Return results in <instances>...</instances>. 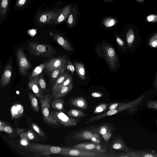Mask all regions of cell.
<instances>
[{"instance_id":"49","label":"cell","mask_w":157,"mask_h":157,"mask_svg":"<svg viewBox=\"0 0 157 157\" xmlns=\"http://www.w3.org/2000/svg\"><path fill=\"white\" fill-rule=\"evenodd\" d=\"M98 138L94 137L91 140L92 141L95 143H99L100 142V140L99 139H98Z\"/></svg>"},{"instance_id":"47","label":"cell","mask_w":157,"mask_h":157,"mask_svg":"<svg viewBox=\"0 0 157 157\" xmlns=\"http://www.w3.org/2000/svg\"><path fill=\"white\" fill-rule=\"evenodd\" d=\"M0 131L1 132L4 131V127L5 125V124L4 122L2 121H0Z\"/></svg>"},{"instance_id":"31","label":"cell","mask_w":157,"mask_h":157,"mask_svg":"<svg viewBox=\"0 0 157 157\" xmlns=\"http://www.w3.org/2000/svg\"><path fill=\"white\" fill-rule=\"evenodd\" d=\"M126 39L128 47L131 48L134 40V34L132 29L130 28L126 35Z\"/></svg>"},{"instance_id":"50","label":"cell","mask_w":157,"mask_h":157,"mask_svg":"<svg viewBox=\"0 0 157 157\" xmlns=\"http://www.w3.org/2000/svg\"><path fill=\"white\" fill-rule=\"evenodd\" d=\"M136 0L139 2H141V3H143L144 1V0Z\"/></svg>"},{"instance_id":"29","label":"cell","mask_w":157,"mask_h":157,"mask_svg":"<svg viewBox=\"0 0 157 157\" xmlns=\"http://www.w3.org/2000/svg\"><path fill=\"white\" fill-rule=\"evenodd\" d=\"M24 130L22 129H19L17 130V132L19 134L21 137H25L27 138L29 140H33L35 137L34 133L30 130H29L27 132H25L23 131Z\"/></svg>"},{"instance_id":"45","label":"cell","mask_w":157,"mask_h":157,"mask_svg":"<svg viewBox=\"0 0 157 157\" xmlns=\"http://www.w3.org/2000/svg\"><path fill=\"white\" fill-rule=\"evenodd\" d=\"M91 96L94 98H100L103 96V94L101 93L94 92L91 94Z\"/></svg>"},{"instance_id":"32","label":"cell","mask_w":157,"mask_h":157,"mask_svg":"<svg viewBox=\"0 0 157 157\" xmlns=\"http://www.w3.org/2000/svg\"><path fill=\"white\" fill-rule=\"evenodd\" d=\"M68 114L72 117H81L84 116L85 113L80 110L77 109H71L67 113Z\"/></svg>"},{"instance_id":"41","label":"cell","mask_w":157,"mask_h":157,"mask_svg":"<svg viewBox=\"0 0 157 157\" xmlns=\"http://www.w3.org/2000/svg\"><path fill=\"white\" fill-rule=\"evenodd\" d=\"M96 151L100 153H105L106 150L105 148H103L100 145L96 144L95 147Z\"/></svg>"},{"instance_id":"51","label":"cell","mask_w":157,"mask_h":157,"mask_svg":"<svg viewBox=\"0 0 157 157\" xmlns=\"http://www.w3.org/2000/svg\"><path fill=\"white\" fill-rule=\"evenodd\" d=\"M155 84L156 89H157V76L155 80Z\"/></svg>"},{"instance_id":"46","label":"cell","mask_w":157,"mask_h":157,"mask_svg":"<svg viewBox=\"0 0 157 157\" xmlns=\"http://www.w3.org/2000/svg\"><path fill=\"white\" fill-rule=\"evenodd\" d=\"M67 62L69 63L70 65V71L71 72L72 75H73L74 73L75 67L72 64L70 60H67Z\"/></svg>"},{"instance_id":"33","label":"cell","mask_w":157,"mask_h":157,"mask_svg":"<svg viewBox=\"0 0 157 157\" xmlns=\"http://www.w3.org/2000/svg\"><path fill=\"white\" fill-rule=\"evenodd\" d=\"M73 80V78L70 74H69L68 77L65 80L61 83L57 90L53 93L52 96H54L57 93L59 90L62 87L66 86L71 83Z\"/></svg>"},{"instance_id":"19","label":"cell","mask_w":157,"mask_h":157,"mask_svg":"<svg viewBox=\"0 0 157 157\" xmlns=\"http://www.w3.org/2000/svg\"><path fill=\"white\" fill-rule=\"evenodd\" d=\"M12 119H16L20 117L23 114L24 108L21 104H16L12 106L11 109Z\"/></svg>"},{"instance_id":"25","label":"cell","mask_w":157,"mask_h":157,"mask_svg":"<svg viewBox=\"0 0 157 157\" xmlns=\"http://www.w3.org/2000/svg\"><path fill=\"white\" fill-rule=\"evenodd\" d=\"M111 147L117 150H120L128 152V150L122 141L120 139L115 140L112 144Z\"/></svg>"},{"instance_id":"3","label":"cell","mask_w":157,"mask_h":157,"mask_svg":"<svg viewBox=\"0 0 157 157\" xmlns=\"http://www.w3.org/2000/svg\"><path fill=\"white\" fill-rule=\"evenodd\" d=\"M63 9L55 8L39 11L35 19L36 24L43 27L46 25L54 24Z\"/></svg>"},{"instance_id":"11","label":"cell","mask_w":157,"mask_h":157,"mask_svg":"<svg viewBox=\"0 0 157 157\" xmlns=\"http://www.w3.org/2000/svg\"><path fill=\"white\" fill-rule=\"evenodd\" d=\"M12 70L11 64L9 63L6 66L1 78L0 86L2 88L6 87L10 83Z\"/></svg>"},{"instance_id":"43","label":"cell","mask_w":157,"mask_h":157,"mask_svg":"<svg viewBox=\"0 0 157 157\" xmlns=\"http://www.w3.org/2000/svg\"><path fill=\"white\" fill-rule=\"evenodd\" d=\"M116 40L119 45L123 47H124V43L122 40L119 37L117 36L116 37Z\"/></svg>"},{"instance_id":"21","label":"cell","mask_w":157,"mask_h":157,"mask_svg":"<svg viewBox=\"0 0 157 157\" xmlns=\"http://www.w3.org/2000/svg\"><path fill=\"white\" fill-rule=\"evenodd\" d=\"M74 64L76 73L79 77L82 80L86 78L85 71L83 64L79 62H74Z\"/></svg>"},{"instance_id":"30","label":"cell","mask_w":157,"mask_h":157,"mask_svg":"<svg viewBox=\"0 0 157 157\" xmlns=\"http://www.w3.org/2000/svg\"><path fill=\"white\" fill-rule=\"evenodd\" d=\"M28 94L32 108L35 111L38 112L39 106L37 98L32 94L29 93Z\"/></svg>"},{"instance_id":"17","label":"cell","mask_w":157,"mask_h":157,"mask_svg":"<svg viewBox=\"0 0 157 157\" xmlns=\"http://www.w3.org/2000/svg\"><path fill=\"white\" fill-rule=\"evenodd\" d=\"M93 130L101 135L104 140L107 142L112 135L110 130L107 125L101 126L98 128H94Z\"/></svg>"},{"instance_id":"22","label":"cell","mask_w":157,"mask_h":157,"mask_svg":"<svg viewBox=\"0 0 157 157\" xmlns=\"http://www.w3.org/2000/svg\"><path fill=\"white\" fill-rule=\"evenodd\" d=\"M69 75L68 71L64 72L56 79L52 88V91L53 93L57 90L61 83L68 77Z\"/></svg>"},{"instance_id":"1","label":"cell","mask_w":157,"mask_h":157,"mask_svg":"<svg viewBox=\"0 0 157 157\" xmlns=\"http://www.w3.org/2000/svg\"><path fill=\"white\" fill-rule=\"evenodd\" d=\"M28 49L32 55L37 57L49 58L54 56L57 51L51 45L28 41Z\"/></svg>"},{"instance_id":"42","label":"cell","mask_w":157,"mask_h":157,"mask_svg":"<svg viewBox=\"0 0 157 157\" xmlns=\"http://www.w3.org/2000/svg\"><path fill=\"white\" fill-rule=\"evenodd\" d=\"M115 21L113 19H111L109 21L106 22L105 25L107 27H110L114 25L115 23Z\"/></svg>"},{"instance_id":"12","label":"cell","mask_w":157,"mask_h":157,"mask_svg":"<svg viewBox=\"0 0 157 157\" xmlns=\"http://www.w3.org/2000/svg\"><path fill=\"white\" fill-rule=\"evenodd\" d=\"M52 37L54 40L65 50L69 52L74 51V49L70 43L60 34L54 33L52 34Z\"/></svg>"},{"instance_id":"52","label":"cell","mask_w":157,"mask_h":157,"mask_svg":"<svg viewBox=\"0 0 157 157\" xmlns=\"http://www.w3.org/2000/svg\"></svg>"},{"instance_id":"8","label":"cell","mask_w":157,"mask_h":157,"mask_svg":"<svg viewBox=\"0 0 157 157\" xmlns=\"http://www.w3.org/2000/svg\"><path fill=\"white\" fill-rule=\"evenodd\" d=\"M51 97L49 94L44 95V98L40 100L42 114L44 120L50 124H57V122L50 115L49 109Z\"/></svg>"},{"instance_id":"20","label":"cell","mask_w":157,"mask_h":157,"mask_svg":"<svg viewBox=\"0 0 157 157\" xmlns=\"http://www.w3.org/2000/svg\"><path fill=\"white\" fill-rule=\"evenodd\" d=\"M73 85V82H72L69 85L61 88L53 97L54 99L60 98L67 95L72 89Z\"/></svg>"},{"instance_id":"27","label":"cell","mask_w":157,"mask_h":157,"mask_svg":"<svg viewBox=\"0 0 157 157\" xmlns=\"http://www.w3.org/2000/svg\"><path fill=\"white\" fill-rule=\"evenodd\" d=\"M46 62L39 65L35 68L32 72L31 75L29 79L30 81L38 75H39L42 72L43 70L45 68V67Z\"/></svg>"},{"instance_id":"23","label":"cell","mask_w":157,"mask_h":157,"mask_svg":"<svg viewBox=\"0 0 157 157\" xmlns=\"http://www.w3.org/2000/svg\"><path fill=\"white\" fill-rule=\"evenodd\" d=\"M96 145L92 143H81L73 146L72 148L79 150L96 151Z\"/></svg>"},{"instance_id":"4","label":"cell","mask_w":157,"mask_h":157,"mask_svg":"<svg viewBox=\"0 0 157 157\" xmlns=\"http://www.w3.org/2000/svg\"><path fill=\"white\" fill-rule=\"evenodd\" d=\"M103 53L101 55L104 57L110 67L116 70L118 66V57L114 49L107 43H103L101 47Z\"/></svg>"},{"instance_id":"39","label":"cell","mask_w":157,"mask_h":157,"mask_svg":"<svg viewBox=\"0 0 157 157\" xmlns=\"http://www.w3.org/2000/svg\"><path fill=\"white\" fill-rule=\"evenodd\" d=\"M29 140L25 137H22L20 141V144L24 146H27L29 145V143L28 142Z\"/></svg>"},{"instance_id":"53","label":"cell","mask_w":157,"mask_h":157,"mask_svg":"<svg viewBox=\"0 0 157 157\" xmlns=\"http://www.w3.org/2000/svg\"></svg>"},{"instance_id":"2","label":"cell","mask_w":157,"mask_h":157,"mask_svg":"<svg viewBox=\"0 0 157 157\" xmlns=\"http://www.w3.org/2000/svg\"><path fill=\"white\" fill-rule=\"evenodd\" d=\"M58 154L66 156L80 157H116L117 156L115 154L65 147H61V151Z\"/></svg>"},{"instance_id":"15","label":"cell","mask_w":157,"mask_h":157,"mask_svg":"<svg viewBox=\"0 0 157 157\" xmlns=\"http://www.w3.org/2000/svg\"><path fill=\"white\" fill-rule=\"evenodd\" d=\"M94 137L100 138L99 135L96 132L89 130H85L76 133L73 136V138L79 140H90Z\"/></svg>"},{"instance_id":"6","label":"cell","mask_w":157,"mask_h":157,"mask_svg":"<svg viewBox=\"0 0 157 157\" xmlns=\"http://www.w3.org/2000/svg\"><path fill=\"white\" fill-rule=\"evenodd\" d=\"M16 57L19 71L22 75L25 76L27 71L31 68L32 65L22 48L17 50Z\"/></svg>"},{"instance_id":"18","label":"cell","mask_w":157,"mask_h":157,"mask_svg":"<svg viewBox=\"0 0 157 157\" xmlns=\"http://www.w3.org/2000/svg\"><path fill=\"white\" fill-rule=\"evenodd\" d=\"M66 64L49 71L51 82L52 84H54L56 79L64 72L66 68Z\"/></svg>"},{"instance_id":"28","label":"cell","mask_w":157,"mask_h":157,"mask_svg":"<svg viewBox=\"0 0 157 157\" xmlns=\"http://www.w3.org/2000/svg\"><path fill=\"white\" fill-rule=\"evenodd\" d=\"M51 104L53 108L62 112L63 108L64 102L63 100L58 98L52 100Z\"/></svg>"},{"instance_id":"13","label":"cell","mask_w":157,"mask_h":157,"mask_svg":"<svg viewBox=\"0 0 157 157\" xmlns=\"http://www.w3.org/2000/svg\"><path fill=\"white\" fill-rule=\"evenodd\" d=\"M11 0H0V22L5 21L8 16L11 5Z\"/></svg>"},{"instance_id":"26","label":"cell","mask_w":157,"mask_h":157,"mask_svg":"<svg viewBox=\"0 0 157 157\" xmlns=\"http://www.w3.org/2000/svg\"><path fill=\"white\" fill-rule=\"evenodd\" d=\"M30 0H17L14 6L15 10H22L29 5Z\"/></svg>"},{"instance_id":"16","label":"cell","mask_w":157,"mask_h":157,"mask_svg":"<svg viewBox=\"0 0 157 157\" xmlns=\"http://www.w3.org/2000/svg\"><path fill=\"white\" fill-rule=\"evenodd\" d=\"M71 10V6H66L63 9L55 21L54 24L56 25H59L64 22L69 15Z\"/></svg>"},{"instance_id":"37","label":"cell","mask_w":157,"mask_h":157,"mask_svg":"<svg viewBox=\"0 0 157 157\" xmlns=\"http://www.w3.org/2000/svg\"><path fill=\"white\" fill-rule=\"evenodd\" d=\"M31 126L33 130L41 137H43L45 136V134L44 132L40 129V127L36 124L33 123Z\"/></svg>"},{"instance_id":"40","label":"cell","mask_w":157,"mask_h":157,"mask_svg":"<svg viewBox=\"0 0 157 157\" xmlns=\"http://www.w3.org/2000/svg\"><path fill=\"white\" fill-rule=\"evenodd\" d=\"M124 104V103L122 102H117L112 104L109 106L108 110H110L114 109Z\"/></svg>"},{"instance_id":"7","label":"cell","mask_w":157,"mask_h":157,"mask_svg":"<svg viewBox=\"0 0 157 157\" xmlns=\"http://www.w3.org/2000/svg\"><path fill=\"white\" fill-rule=\"evenodd\" d=\"M136 101H132L120 105L116 109L110 110L98 115L92 117L87 120L84 124H86L92 122L104 117L115 114L118 113L129 109L135 105Z\"/></svg>"},{"instance_id":"44","label":"cell","mask_w":157,"mask_h":157,"mask_svg":"<svg viewBox=\"0 0 157 157\" xmlns=\"http://www.w3.org/2000/svg\"><path fill=\"white\" fill-rule=\"evenodd\" d=\"M4 131L8 133H11L13 132L12 128L8 125H5L4 127Z\"/></svg>"},{"instance_id":"36","label":"cell","mask_w":157,"mask_h":157,"mask_svg":"<svg viewBox=\"0 0 157 157\" xmlns=\"http://www.w3.org/2000/svg\"><path fill=\"white\" fill-rule=\"evenodd\" d=\"M107 105L106 103H103L99 105L95 108L94 113H98L102 112L106 109Z\"/></svg>"},{"instance_id":"14","label":"cell","mask_w":157,"mask_h":157,"mask_svg":"<svg viewBox=\"0 0 157 157\" xmlns=\"http://www.w3.org/2000/svg\"><path fill=\"white\" fill-rule=\"evenodd\" d=\"M39 75H37L30 81L28 84V86L35 94L40 99H43L44 96L43 95L41 89L38 83Z\"/></svg>"},{"instance_id":"38","label":"cell","mask_w":157,"mask_h":157,"mask_svg":"<svg viewBox=\"0 0 157 157\" xmlns=\"http://www.w3.org/2000/svg\"><path fill=\"white\" fill-rule=\"evenodd\" d=\"M146 20L150 22H157V14H151L147 16L146 17Z\"/></svg>"},{"instance_id":"35","label":"cell","mask_w":157,"mask_h":157,"mask_svg":"<svg viewBox=\"0 0 157 157\" xmlns=\"http://www.w3.org/2000/svg\"><path fill=\"white\" fill-rule=\"evenodd\" d=\"M38 83L41 89L45 90L46 88V84L41 74H40L39 75Z\"/></svg>"},{"instance_id":"5","label":"cell","mask_w":157,"mask_h":157,"mask_svg":"<svg viewBox=\"0 0 157 157\" xmlns=\"http://www.w3.org/2000/svg\"><path fill=\"white\" fill-rule=\"evenodd\" d=\"M28 146L30 150L47 156L52 154H58L61 150V147L45 144L29 143Z\"/></svg>"},{"instance_id":"48","label":"cell","mask_w":157,"mask_h":157,"mask_svg":"<svg viewBox=\"0 0 157 157\" xmlns=\"http://www.w3.org/2000/svg\"><path fill=\"white\" fill-rule=\"evenodd\" d=\"M142 156L143 157H154V156H155L154 155L150 153H147L146 154H145L144 155H143Z\"/></svg>"},{"instance_id":"9","label":"cell","mask_w":157,"mask_h":157,"mask_svg":"<svg viewBox=\"0 0 157 157\" xmlns=\"http://www.w3.org/2000/svg\"><path fill=\"white\" fill-rule=\"evenodd\" d=\"M52 118L57 122L66 126L71 127L76 125L78 123L77 119L71 118L62 112H53L50 113Z\"/></svg>"},{"instance_id":"24","label":"cell","mask_w":157,"mask_h":157,"mask_svg":"<svg viewBox=\"0 0 157 157\" xmlns=\"http://www.w3.org/2000/svg\"><path fill=\"white\" fill-rule=\"evenodd\" d=\"M71 103L74 106L82 109H85L87 107L86 102L82 98L74 99L71 101Z\"/></svg>"},{"instance_id":"10","label":"cell","mask_w":157,"mask_h":157,"mask_svg":"<svg viewBox=\"0 0 157 157\" xmlns=\"http://www.w3.org/2000/svg\"><path fill=\"white\" fill-rule=\"evenodd\" d=\"M67 61L66 56L52 58L46 62L44 69L47 71H50L63 66L67 63Z\"/></svg>"},{"instance_id":"34","label":"cell","mask_w":157,"mask_h":157,"mask_svg":"<svg viewBox=\"0 0 157 157\" xmlns=\"http://www.w3.org/2000/svg\"><path fill=\"white\" fill-rule=\"evenodd\" d=\"M149 44L151 47H157V33L155 34L149 40Z\"/></svg>"}]
</instances>
